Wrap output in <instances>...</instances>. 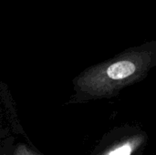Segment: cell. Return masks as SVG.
I'll return each instance as SVG.
<instances>
[{"label":"cell","instance_id":"cell-1","mask_svg":"<svg viewBox=\"0 0 156 155\" xmlns=\"http://www.w3.org/2000/svg\"><path fill=\"white\" fill-rule=\"evenodd\" d=\"M156 65V42L130 48L86 70L77 80L80 91L92 98H111L141 81Z\"/></svg>","mask_w":156,"mask_h":155},{"label":"cell","instance_id":"cell-2","mask_svg":"<svg viewBox=\"0 0 156 155\" xmlns=\"http://www.w3.org/2000/svg\"><path fill=\"white\" fill-rule=\"evenodd\" d=\"M148 141L147 132L139 126H118L104 136L94 155H143Z\"/></svg>","mask_w":156,"mask_h":155}]
</instances>
